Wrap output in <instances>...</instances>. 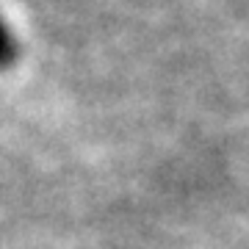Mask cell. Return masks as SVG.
Segmentation results:
<instances>
[{"instance_id":"obj_1","label":"cell","mask_w":249,"mask_h":249,"mask_svg":"<svg viewBox=\"0 0 249 249\" xmlns=\"http://www.w3.org/2000/svg\"><path fill=\"white\" fill-rule=\"evenodd\" d=\"M17 55H19L17 39L9 31V25L3 22V17H0V70H9L11 64L17 61Z\"/></svg>"}]
</instances>
